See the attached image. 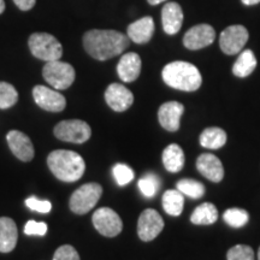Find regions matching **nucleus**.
Returning <instances> with one entry per match:
<instances>
[{
  "label": "nucleus",
  "mask_w": 260,
  "mask_h": 260,
  "mask_svg": "<svg viewBox=\"0 0 260 260\" xmlns=\"http://www.w3.org/2000/svg\"><path fill=\"white\" fill-rule=\"evenodd\" d=\"M141 73V58L138 53L129 52L121 58L117 65V74L123 82H133Z\"/></svg>",
  "instance_id": "nucleus-17"
},
{
  "label": "nucleus",
  "mask_w": 260,
  "mask_h": 260,
  "mask_svg": "<svg viewBox=\"0 0 260 260\" xmlns=\"http://www.w3.org/2000/svg\"><path fill=\"white\" fill-rule=\"evenodd\" d=\"M197 168L203 176L207 180L218 183L224 177V168L222 161L216 155L204 153L199 155L197 160Z\"/></svg>",
  "instance_id": "nucleus-16"
},
{
  "label": "nucleus",
  "mask_w": 260,
  "mask_h": 260,
  "mask_svg": "<svg viewBox=\"0 0 260 260\" xmlns=\"http://www.w3.org/2000/svg\"><path fill=\"white\" fill-rule=\"evenodd\" d=\"M17 226L14 220L8 217L0 218V252L9 253L17 243Z\"/></svg>",
  "instance_id": "nucleus-20"
},
{
  "label": "nucleus",
  "mask_w": 260,
  "mask_h": 260,
  "mask_svg": "<svg viewBox=\"0 0 260 260\" xmlns=\"http://www.w3.org/2000/svg\"><path fill=\"white\" fill-rule=\"evenodd\" d=\"M18 100V93L12 84L0 82V109H9Z\"/></svg>",
  "instance_id": "nucleus-28"
},
{
  "label": "nucleus",
  "mask_w": 260,
  "mask_h": 260,
  "mask_svg": "<svg viewBox=\"0 0 260 260\" xmlns=\"http://www.w3.org/2000/svg\"><path fill=\"white\" fill-rule=\"evenodd\" d=\"M32 96L41 109L50 112H60L67 106V100L60 93L45 86H35Z\"/></svg>",
  "instance_id": "nucleus-11"
},
{
  "label": "nucleus",
  "mask_w": 260,
  "mask_h": 260,
  "mask_svg": "<svg viewBox=\"0 0 260 260\" xmlns=\"http://www.w3.org/2000/svg\"><path fill=\"white\" fill-rule=\"evenodd\" d=\"M216 31L209 24H199L190 28L183 37V45L188 50H200L212 44Z\"/></svg>",
  "instance_id": "nucleus-12"
},
{
  "label": "nucleus",
  "mask_w": 260,
  "mask_h": 260,
  "mask_svg": "<svg viewBox=\"0 0 260 260\" xmlns=\"http://www.w3.org/2000/svg\"><path fill=\"white\" fill-rule=\"evenodd\" d=\"M44 79L56 89L69 88L75 81V69L69 63L60 60L47 61L42 70Z\"/></svg>",
  "instance_id": "nucleus-5"
},
{
  "label": "nucleus",
  "mask_w": 260,
  "mask_h": 260,
  "mask_svg": "<svg viewBox=\"0 0 260 260\" xmlns=\"http://www.w3.org/2000/svg\"><path fill=\"white\" fill-rule=\"evenodd\" d=\"M258 260H260V248H259V251H258Z\"/></svg>",
  "instance_id": "nucleus-39"
},
{
  "label": "nucleus",
  "mask_w": 260,
  "mask_h": 260,
  "mask_svg": "<svg viewBox=\"0 0 260 260\" xmlns=\"http://www.w3.org/2000/svg\"><path fill=\"white\" fill-rule=\"evenodd\" d=\"M53 260H80V255L73 246L64 245L54 253Z\"/></svg>",
  "instance_id": "nucleus-32"
},
{
  "label": "nucleus",
  "mask_w": 260,
  "mask_h": 260,
  "mask_svg": "<svg viewBox=\"0 0 260 260\" xmlns=\"http://www.w3.org/2000/svg\"><path fill=\"white\" fill-rule=\"evenodd\" d=\"M102 194L103 188L99 183L83 184L71 195L69 201L70 210L76 214H84L89 212L99 201Z\"/></svg>",
  "instance_id": "nucleus-6"
},
{
  "label": "nucleus",
  "mask_w": 260,
  "mask_h": 260,
  "mask_svg": "<svg viewBox=\"0 0 260 260\" xmlns=\"http://www.w3.org/2000/svg\"><path fill=\"white\" fill-rule=\"evenodd\" d=\"M113 176L118 186H125L134 180V171L125 164H116L113 167Z\"/></svg>",
  "instance_id": "nucleus-31"
},
{
  "label": "nucleus",
  "mask_w": 260,
  "mask_h": 260,
  "mask_svg": "<svg viewBox=\"0 0 260 260\" xmlns=\"http://www.w3.org/2000/svg\"><path fill=\"white\" fill-rule=\"evenodd\" d=\"M138 184L141 193L146 198H152L157 194L159 187H160V181H159L157 175L147 174L139 181Z\"/></svg>",
  "instance_id": "nucleus-29"
},
{
  "label": "nucleus",
  "mask_w": 260,
  "mask_h": 260,
  "mask_svg": "<svg viewBox=\"0 0 260 260\" xmlns=\"http://www.w3.org/2000/svg\"><path fill=\"white\" fill-rule=\"evenodd\" d=\"M93 225L103 236L106 237H115L123 229L121 217L109 207H102L94 212Z\"/></svg>",
  "instance_id": "nucleus-8"
},
{
  "label": "nucleus",
  "mask_w": 260,
  "mask_h": 260,
  "mask_svg": "<svg viewBox=\"0 0 260 260\" xmlns=\"http://www.w3.org/2000/svg\"><path fill=\"white\" fill-rule=\"evenodd\" d=\"M128 35L110 29H92L83 37L84 50L98 60H107L121 54L129 46Z\"/></svg>",
  "instance_id": "nucleus-1"
},
{
  "label": "nucleus",
  "mask_w": 260,
  "mask_h": 260,
  "mask_svg": "<svg viewBox=\"0 0 260 260\" xmlns=\"http://www.w3.org/2000/svg\"><path fill=\"white\" fill-rule=\"evenodd\" d=\"M161 23L164 31L174 35L180 31L183 23V11L177 3H168L161 10Z\"/></svg>",
  "instance_id": "nucleus-18"
},
{
  "label": "nucleus",
  "mask_w": 260,
  "mask_h": 260,
  "mask_svg": "<svg viewBox=\"0 0 260 260\" xmlns=\"http://www.w3.org/2000/svg\"><path fill=\"white\" fill-rule=\"evenodd\" d=\"M241 2H242L243 4H245V5L251 6V5H256V4H259L260 0H241Z\"/></svg>",
  "instance_id": "nucleus-36"
},
{
  "label": "nucleus",
  "mask_w": 260,
  "mask_h": 260,
  "mask_svg": "<svg viewBox=\"0 0 260 260\" xmlns=\"http://www.w3.org/2000/svg\"><path fill=\"white\" fill-rule=\"evenodd\" d=\"M161 76L169 87L183 92L198 90L203 83V77L198 68L182 60L172 61L165 65L161 71Z\"/></svg>",
  "instance_id": "nucleus-2"
},
{
  "label": "nucleus",
  "mask_w": 260,
  "mask_h": 260,
  "mask_svg": "<svg viewBox=\"0 0 260 260\" xmlns=\"http://www.w3.org/2000/svg\"><path fill=\"white\" fill-rule=\"evenodd\" d=\"M5 10V2L4 0H0V14H3Z\"/></svg>",
  "instance_id": "nucleus-38"
},
{
  "label": "nucleus",
  "mask_w": 260,
  "mask_h": 260,
  "mask_svg": "<svg viewBox=\"0 0 260 260\" xmlns=\"http://www.w3.org/2000/svg\"><path fill=\"white\" fill-rule=\"evenodd\" d=\"M47 164L52 174L63 182H76L86 170L83 158L79 153L67 149H57L48 155Z\"/></svg>",
  "instance_id": "nucleus-3"
},
{
  "label": "nucleus",
  "mask_w": 260,
  "mask_h": 260,
  "mask_svg": "<svg viewBox=\"0 0 260 260\" xmlns=\"http://www.w3.org/2000/svg\"><path fill=\"white\" fill-rule=\"evenodd\" d=\"M147 2H148L151 5H158V4H160V3L165 2V0H147Z\"/></svg>",
  "instance_id": "nucleus-37"
},
{
  "label": "nucleus",
  "mask_w": 260,
  "mask_h": 260,
  "mask_svg": "<svg viewBox=\"0 0 260 260\" xmlns=\"http://www.w3.org/2000/svg\"><path fill=\"white\" fill-rule=\"evenodd\" d=\"M15 4L18 6V9H21L22 11H28L34 8L37 0H14Z\"/></svg>",
  "instance_id": "nucleus-35"
},
{
  "label": "nucleus",
  "mask_w": 260,
  "mask_h": 260,
  "mask_svg": "<svg viewBox=\"0 0 260 260\" xmlns=\"http://www.w3.org/2000/svg\"><path fill=\"white\" fill-rule=\"evenodd\" d=\"M164 229V220L155 210L147 209L140 214L138 222V234L142 241L154 240Z\"/></svg>",
  "instance_id": "nucleus-10"
},
{
  "label": "nucleus",
  "mask_w": 260,
  "mask_h": 260,
  "mask_svg": "<svg viewBox=\"0 0 260 260\" xmlns=\"http://www.w3.org/2000/svg\"><path fill=\"white\" fill-rule=\"evenodd\" d=\"M248 30L243 25H232L224 29L219 38V46L225 54L239 53L248 41Z\"/></svg>",
  "instance_id": "nucleus-9"
},
{
  "label": "nucleus",
  "mask_w": 260,
  "mask_h": 260,
  "mask_svg": "<svg viewBox=\"0 0 260 260\" xmlns=\"http://www.w3.org/2000/svg\"><path fill=\"white\" fill-rule=\"evenodd\" d=\"M105 100L113 111L123 112L134 103V95L126 87L119 83H112L107 87Z\"/></svg>",
  "instance_id": "nucleus-13"
},
{
  "label": "nucleus",
  "mask_w": 260,
  "mask_h": 260,
  "mask_svg": "<svg viewBox=\"0 0 260 260\" xmlns=\"http://www.w3.org/2000/svg\"><path fill=\"white\" fill-rule=\"evenodd\" d=\"M228 260H254V251L247 245H236L228 251Z\"/></svg>",
  "instance_id": "nucleus-30"
},
{
  "label": "nucleus",
  "mask_w": 260,
  "mask_h": 260,
  "mask_svg": "<svg viewBox=\"0 0 260 260\" xmlns=\"http://www.w3.org/2000/svg\"><path fill=\"white\" fill-rule=\"evenodd\" d=\"M256 68V58L251 50H245L241 52L239 58L233 65V74L237 77L249 76Z\"/></svg>",
  "instance_id": "nucleus-24"
},
{
  "label": "nucleus",
  "mask_w": 260,
  "mask_h": 260,
  "mask_svg": "<svg viewBox=\"0 0 260 260\" xmlns=\"http://www.w3.org/2000/svg\"><path fill=\"white\" fill-rule=\"evenodd\" d=\"M218 219V210L211 203L199 205L190 216V222L197 225H210Z\"/></svg>",
  "instance_id": "nucleus-22"
},
{
  "label": "nucleus",
  "mask_w": 260,
  "mask_h": 260,
  "mask_svg": "<svg viewBox=\"0 0 260 260\" xmlns=\"http://www.w3.org/2000/svg\"><path fill=\"white\" fill-rule=\"evenodd\" d=\"M226 144V133L218 126L206 128L200 135V145L209 149H218Z\"/></svg>",
  "instance_id": "nucleus-23"
},
{
  "label": "nucleus",
  "mask_w": 260,
  "mask_h": 260,
  "mask_svg": "<svg viewBox=\"0 0 260 260\" xmlns=\"http://www.w3.org/2000/svg\"><path fill=\"white\" fill-rule=\"evenodd\" d=\"M162 209H164L165 212L170 216L177 217L180 216L183 211L184 206V198L183 194L181 193L180 190H167L162 195Z\"/></svg>",
  "instance_id": "nucleus-25"
},
{
  "label": "nucleus",
  "mask_w": 260,
  "mask_h": 260,
  "mask_svg": "<svg viewBox=\"0 0 260 260\" xmlns=\"http://www.w3.org/2000/svg\"><path fill=\"white\" fill-rule=\"evenodd\" d=\"M29 48H30L32 56L39 59L47 61L59 60L63 54L61 44L53 35L47 32H34L29 38Z\"/></svg>",
  "instance_id": "nucleus-4"
},
{
  "label": "nucleus",
  "mask_w": 260,
  "mask_h": 260,
  "mask_svg": "<svg viewBox=\"0 0 260 260\" xmlns=\"http://www.w3.org/2000/svg\"><path fill=\"white\" fill-rule=\"evenodd\" d=\"M25 205L32 211H37L40 213H48L52 209V205L47 200H39L38 198L31 197L25 200Z\"/></svg>",
  "instance_id": "nucleus-33"
},
{
  "label": "nucleus",
  "mask_w": 260,
  "mask_h": 260,
  "mask_svg": "<svg viewBox=\"0 0 260 260\" xmlns=\"http://www.w3.org/2000/svg\"><path fill=\"white\" fill-rule=\"evenodd\" d=\"M9 147L16 157L22 161H30L34 158V147L30 139L18 130H11L6 136Z\"/></svg>",
  "instance_id": "nucleus-15"
},
{
  "label": "nucleus",
  "mask_w": 260,
  "mask_h": 260,
  "mask_svg": "<svg viewBox=\"0 0 260 260\" xmlns=\"http://www.w3.org/2000/svg\"><path fill=\"white\" fill-rule=\"evenodd\" d=\"M162 164L170 172H180L184 167V153L177 144L169 145L162 151Z\"/></svg>",
  "instance_id": "nucleus-21"
},
{
  "label": "nucleus",
  "mask_w": 260,
  "mask_h": 260,
  "mask_svg": "<svg viewBox=\"0 0 260 260\" xmlns=\"http://www.w3.org/2000/svg\"><path fill=\"white\" fill-rule=\"evenodd\" d=\"M154 21L153 18L142 17L136 22H133L128 27V38L135 44H146L151 40L154 34Z\"/></svg>",
  "instance_id": "nucleus-19"
},
{
  "label": "nucleus",
  "mask_w": 260,
  "mask_h": 260,
  "mask_svg": "<svg viewBox=\"0 0 260 260\" xmlns=\"http://www.w3.org/2000/svg\"><path fill=\"white\" fill-rule=\"evenodd\" d=\"M177 190H180L183 195L191 198V199H200L205 194L204 184L199 181L183 178L177 182Z\"/></svg>",
  "instance_id": "nucleus-26"
},
{
  "label": "nucleus",
  "mask_w": 260,
  "mask_h": 260,
  "mask_svg": "<svg viewBox=\"0 0 260 260\" xmlns=\"http://www.w3.org/2000/svg\"><path fill=\"white\" fill-rule=\"evenodd\" d=\"M184 106L177 102H168L159 107L158 119L160 125L168 132H177Z\"/></svg>",
  "instance_id": "nucleus-14"
},
{
  "label": "nucleus",
  "mask_w": 260,
  "mask_h": 260,
  "mask_svg": "<svg viewBox=\"0 0 260 260\" xmlns=\"http://www.w3.org/2000/svg\"><path fill=\"white\" fill-rule=\"evenodd\" d=\"M54 135L61 141L73 142V144H83L88 141L92 130L88 123L81 119H69L63 121L54 128Z\"/></svg>",
  "instance_id": "nucleus-7"
},
{
  "label": "nucleus",
  "mask_w": 260,
  "mask_h": 260,
  "mask_svg": "<svg viewBox=\"0 0 260 260\" xmlns=\"http://www.w3.org/2000/svg\"><path fill=\"white\" fill-rule=\"evenodd\" d=\"M223 219L228 225H230L232 228H242L248 223L249 216L246 210L234 207V209L226 210L223 213Z\"/></svg>",
  "instance_id": "nucleus-27"
},
{
  "label": "nucleus",
  "mask_w": 260,
  "mask_h": 260,
  "mask_svg": "<svg viewBox=\"0 0 260 260\" xmlns=\"http://www.w3.org/2000/svg\"><path fill=\"white\" fill-rule=\"evenodd\" d=\"M24 233L27 235H37L44 236L47 233V224L44 222H35V220H29L24 226Z\"/></svg>",
  "instance_id": "nucleus-34"
}]
</instances>
